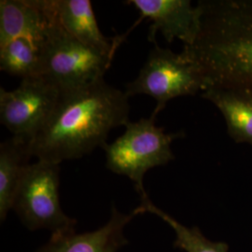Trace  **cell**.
Segmentation results:
<instances>
[{
    "label": "cell",
    "mask_w": 252,
    "mask_h": 252,
    "mask_svg": "<svg viewBox=\"0 0 252 252\" xmlns=\"http://www.w3.org/2000/svg\"><path fill=\"white\" fill-rule=\"evenodd\" d=\"M126 3L134 6L141 19L153 22L149 33L152 42L156 41L158 31L167 42L179 38L184 45H191L198 35L201 10L189 0H129Z\"/></svg>",
    "instance_id": "obj_8"
},
{
    "label": "cell",
    "mask_w": 252,
    "mask_h": 252,
    "mask_svg": "<svg viewBox=\"0 0 252 252\" xmlns=\"http://www.w3.org/2000/svg\"><path fill=\"white\" fill-rule=\"evenodd\" d=\"M0 69L22 80L42 76V52L29 39H12L0 46Z\"/></svg>",
    "instance_id": "obj_14"
},
{
    "label": "cell",
    "mask_w": 252,
    "mask_h": 252,
    "mask_svg": "<svg viewBox=\"0 0 252 252\" xmlns=\"http://www.w3.org/2000/svg\"><path fill=\"white\" fill-rule=\"evenodd\" d=\"M60 96L59 87L44 76L22 80L14 90L1 87V124L14 137L30 144L54 113Z\"/></svg>",
    "instance_id": "obj_7"
},
{
    "label": "cell",
    "mask_w": 252,
    "mask_h": 252,
    "mask_svg": "<svg viewBox=\"0 0 252 252\" xmlns=\"http://www.w3.org/2000/svg\"><path fill=\"white\" fill-rule=\"evenodd\" d=\"M146 212L141 205L129 214H123L113 207L109 220L98 230L80 234L75 231L52 234L50 241L36 252H117L128 243L125 227L135 217Z\"/></svg>",
    "instance_id": "obj_10"
},
{
    "label": "cell",
    "mask_w": 252,
    "mask_h": 252,
    "mask_svg": "<svg viewBox=\"0 0 252 252\" xmlns=\"http://www.w3.org/2000/svg\"><path fill=\"white\" fill-rule=\"evenodd\" d=\"M42 51V76L55 83L61 93L84 88L104 78L114 56L92 51L66 33L54 14Z\"/></svg>",
    "instance_id": "obj_4"
},
{
    "label": "cell",
    "mask_w": 252,
    "mask_h": 252,
    "mask_svg": "<svg viewBox=\"0 0 252 252\" xmlns=\"http://www.w3.org/2000/svg\"><path fill=\"white\" fill-rule=\"evenodd\" d=\"M200 29L181 52L209 83L252 94V0H201Z\"/></svg>",
    "instance_id": "obj_2"
},
{
    "label": "cell",
    "mask_w": 252,
    "mask_h": 252,
    "mask_svg": "<svg viewBox=\"0 0 252 252\" xmlns=\"http://www.w3.org/2000/svg\"><path fill=\"white\" fill-rule=\"evenodd\" d=\"M140 200V205L145 207L147 212L160 217L173 228L177 236L174 243L175 248L181 249L187 252H228L229 247L227 244L223 242H212L208 240L202 234L197 227L188 228L180 224L175 219L153 205L149 196Z\"/></svg>",
    "instance_id": "obj_15"
},
{
    "label": "cell",
    "mask_w": 252,
    "mask_h": 252,
    "mask_svg": "<svg viewBox=\"0 0 252 252\" xmlns=\"http://www.w3.org/2000/svg\"><path fill=\"white\" fill-rule=\"evenodd\" d=\"M202 97L212 102L222 113L228 135L235 143L252 146V94L209 86Z\"/></svg>",
    "instance_id": "obj_12"
},
{
    "label": "cell",
    "mask_w": 252,
    "mask_h": 252,
    "mask_svg": "<svg viewBox=\"0 0 252 252\" xmlns=\"http://www.w3.org/2000/svg\"><path fill=\"white\" fill-rule=\"evenodd\" d=\"M59 175L58 163L37 160L27 166L12 207L27 229H45L52 234L75 231L77 220L60 205Z\"/></svg>",
    "instance_id": "obj_6"
},
{
    "label": "cell",
    "mask_w": 252,
    "mask_h": 252,
    "mask_svg": "<svg viewBox=\"0 0 252 252\" xmlns=\"http://www.w3.org/2000/svg\"><path fill=\"white\" fill-rule=\"evenodd\" d=\"M128 98L104 79L61 93L54 113L29 144V153L37 160L59 164L97 147L104 149L109 132L129 123Z\"/></svg>",
    "instance_id": "obj_1"
},
{
    "label": "cell",
    "mask_w": 252,
    "mask_h": 252,
    "mask_svg": "<svg viewBox=\"0 0 252 252\" xmlns=\"http://www.w3.org/2000/svg\"><path fill=\"white\" fill-rule=\"evenodd\" d=\"M154 44L137 78L126 85L125 93L128 97L135 94L153 97L157 105L152 117L156 118L168 101L204 92L209 83L198 64L182 53L161 48L156 41Z\"/></svg>",
    "instance_id": "obj_5"
},
{
    "label": "cell",
    "mask_w": 252,
    "mask_h": 252,
    "mask_svg": "<svg viewBox=\"0 0 252 252\" xmlns=\"http://www.w3.org/2000/svg\"><path fill=\"white\" fill-rule=\"evenodd\" d=\"M126 132L104 147L107 167L110 171L126 176L135 184L140 199L147 197L143 179L153 167L164 165L174 160L172 142L184 136L183 132L167 134L162 127L155 126V118H142L129 122Z\"/></svg>",
    "instance_id": "obj_3"
},
{
    "label": "cell",
    "mask_w": 252,
    "mask_h": 252,
    "mask_svg": "<svg viewBox=\"0 0 252 252\" xmlns=\"http://www.w3.org/2000/svg\"><path fill=\"white\" fill-rule=\"evenodd\" d=\"M51 24L49 0L0 1V46L24 37L42 52Z\"/></svg>",
    "instance_id": "obj_9"
},
{
    "label": "cell",
    "mask_w": 252,
    "mask_h": 252,
    "mask_svg": "<svg viewBox=\"0 0 252 252\" xmlns=\"http://www.w3.org/2000/svg\"><path fill=\"white\" fill-rule=\"evenodd\" d=\"M29 144L14 136L0 145V220L4 221L13 207L14 198L30 164Z\"/></svg>",
    "instance_id": "obj_13"
},
{
    "label": "cell",
    "mask_w": 252,
    "mask_h": 252,
    "mask_svg": "<svg viewBox=\"0 0 252 252\" xmlns=\"http://www.w3.org/2000/svg\"><path fill=\"white\" fill-rule=\"evenodd\" d=\"M54 14L63 30L92 51L114 56L125 36L102 34L89 0H52Z\"/></svg>",
    "instance_id": "obj_11"
}]
</instances>
